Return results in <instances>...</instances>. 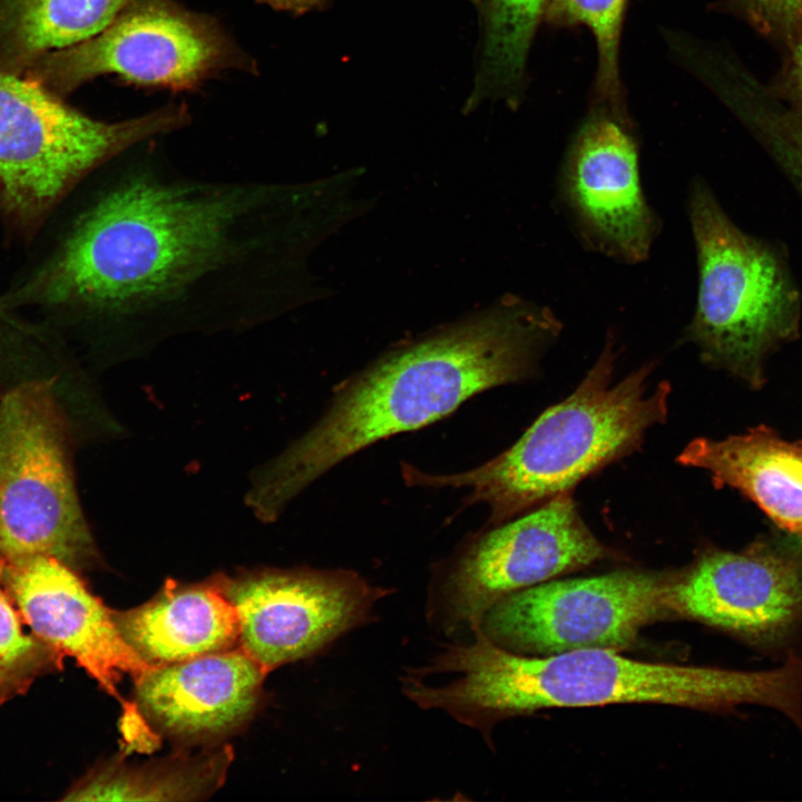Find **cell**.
Listing matches in <instances>:
<instances>
[{
  "mask_svg": "<svg viewBox=\"0 0 802 802\" xmlns=\"http://www.w3.org/2000/svg\"><path fill=\"white\" fill-rule=\"evenodd\" d=\"M3 585L27 626L111 695L118 697L123 673L136 679L156 667L127 644L111 610L63 563L41 555L6 561Z\"/></svg>",
  "mask_w": 802,
  "mask_h": 802,
  "instance_id": "cell-14",
  "label": "cell"
},
{
  "mask_svg": "<svg viewBox=\"0 0 802 802\" xmlns=\"http://www.w3.org/2000/svg\"><path fill=\"white\" fill-rule=\"evenodd\" d=\"M331 183L116 169L46 272L45 299L116 325L286 312L304 296L309 253L343 215Z\"/></svg>",
  "mask_w": 802,
  "mask_h": 802,
  "instance_id": "cell-1",
  "label": "cell"
},
{
  "mask_svg": "<svg viewBox=\"0 0 802 802\" xmlns=\"http://www.w3.org/2000/svg\"><path fill=\"white\" fill-rule=\"evenodd\" d=\"M745 121L802 198V118L762 108L742 114Z\"/></svg>",
  "mask_w": 802,
  "mask_h": 802,
  "instance_id": "cell-23",
  "label": "cell"
},
{
  "mask_svg": "<svg viewBox=\"0 0 802 802\" xmlns=\"http://www.w3.org/2000/svg\"><path fill=\"white\" fill-rule=\"evenodd\" d=\"M609 549L587 527L570 491L492 526L450 564L439 586L444 626H479L502 597L603 560Z\"/></svg>",
  "mask_w": 802,
  "mask_h": 802,
  "instance_id": "cell-10",
  "label": "cell"
},
{
  "mask_svg": "<svg viewBox=\"0 0 802 802\" xmlns=\"http://www.w3.org/2000/svg\"><path fill=\"white\" fill-rule=\"evenodd\" d=\"M760 31L794 42L802 38V0H741Z\"/></svg>",
  "mask_w": 802,
  "mask_h": 802,
  "instance_id": "cell-24",
  "label": "cell"
},
{
  "mask_svg": "<svg viewBox=\"0 0 802 802\" xmlns=\"http://www.w3.org/2000/svg\"><path fill=\"white\" fill-rule=\"evenodd\" d=\"M802 444V440L799 441Z\"/></svg>",
  "mask_w": 802,
  "mask_h": 802,
  "instance_id": "cell-28",
  "label": "cell"
},
{
  "mask_svg": "<svg viewBox=\"0 0 802 802\" xmlns=\"http://www.w3.org/2000/svg\"><path fill=\"white\" fill-rule=\"evenodd\" d=\"M561 331L549 306L507 295L381 358L258 473L250 507L258 518L274 520L304 488L361 449L439 420L485 390L529 378Z\"/></svg>",
  "mask_w": 802,
  "mask_h": 802,
  "instance_id": "cell-2",
  "label": "cell"
},
{
  "mask_svg": "<svg viewBox=\"0 0 802 802\" xmlns=\"http://www.w3.org/2000/svg\"><path fill=\"white\" fill-rule=\"evenodd\" d=\"M667 597L673 614L771 639L802 616V570L765 547L740 552L712 548L674 575Z\"/></svg>",
  "mask_w": 802,
  "mask_h": 802,
  "instance_id": "cell-13",
  "label": "cell"
},
{
  "mask_svg": "<svg viewBox=\"0 0 802 802\" xmlns=\"http://www.w3.org/2000/svg\"><path fill=\"white\" fill-rule=\"evenodd\" d=\"M626 0H550L546 20L555 26L585 25L597 47L596 92L602 107L625 114L618 69Z\"/></svg>",
  "mask_w": 802,
  "mask_h": 802,
  "instance_id": "cell-21",
  "label": "cell"
},
{
  "mask_svg": "<svg viewBox=\"0 0 802 802\" xmlns=\"http://www.w3.org/2000/svg\"><path fill=\"white\" fill-rule=\"evenodd\" d=\"M557 192L587 250L629 265L649 258L662 223L643 189L627 114L600 107L584 121L563 159Z\"/></svg>",
  "mask_w": 802,
  "mask_h": 802,
  "instance_id": "cell-11",
  "label": "cell"
},
{
  "mask_svg": "<svg viewBox=\"0 0 802 802\" xmlns=\"http://www.w3.org/2000/svg\"><path fill=\"white\" fill-rule=\"evenodd\" d=\"M788 80L795 99L802 106V38L792 43Z\"/></svg>",
  "mask_w": 802,
  "mask_h": 802,
  "instance_id": "cell-25",
  "label": "cell"
},
{
  "mask_svg": "<svg viewBox=\"0 0 802 802\" xmlns=\"http://www.w3.org/2000/svg\"><path fill=\"white\" fill-rule=\"evenodd\" d=\"M66 418L55 379L0 395V556L52 557L74 570L100 557L77 495Z\"/></svg>",
  "mask_w": 802,
  "mask_h": 802,
  "instance_id": "cell-6",
  "label": "cell"
},
{
  "mask_svg": "<svg viewBox=\"0 0 802 802\" xmlns=\"http://www.w3.org/2000/svg\"><path fill=\"white\" fill-rule=\"evenodd\" d=\"M756 503L782 530L802 542V444L757 426L722 440L696 438L677 456Z\"/></svg>",
  "mask_w": 802,
  "mask_h": 802,
  "instance_id": "cell-16",
  "label": "cell"
},
{
  "mask_svg": "<svg viewBox=\"0 0 802 802\" xmlns=\"http://www.w3.org/2000/svg\"><path fill=\"white\" fill-rule=\"evenodd\" d=\"M6 560L0 556V704L25 694L38 677L60 671V651L26 632L27 625L3 585Z\"/></svg>",
  "mask_w": 802,
  "mask_h": 802,
  "instance_id": "cell-22",
  "label": "cell"
},
{
  "mask_svg": "<svg viewBox=\"0 0 802 802\" xmlns=\"http://www.w3.org/2000/svg\"><path fill=\"white\" fill-rule=\"evenodd\" d=\"M675 574L622 569L544 581L496 602L477 628L495 644L525 655L577 649L622 651L642 628L671 613Z\"/></svg>",
  "mask_w": 802,
  "mask_h": 802,
  "instance_id": "cell-9",
  "label": "cell"
},
{
  "mask_svg": "<svg viewBox=\"0 0 802 802\" xmlns=\"http://www.w3.org/2000/svg\"><path fill=\"white\" fill-rule=\"evenodd\" d=\"M687 214L698 280L684 340L707 365L759 389L767 358L800 335L802 297L785 252L741 229L704 178L689 184Z\"/></svg>",
  "mask_w": 802,
  "mask_h": 802,
  "instance_id": "cell-5",
  "label": "cell"
},
{
  "mask_svg": "<svg viewBox=\"0 0 802 802\" xmlns=\"http://www.w3.org/2000/svg\"><path fill=\"white\" fill-rule=\"evenodd\" d=\"M472 630V643L444 646L422 669L454 673V679L431 686L408 676L403 692L418 706L444 711L482 732L499 718L541 708L647 703L714 710L753 703L792 717L802 705V665L793 658L772 671L742 672L643 662L603 648L535 656Z\"/></svg>",
  "mask_w": 802,
  "mask_h": 802,
  "instance_id": "cell-3",
  "label": "cell"
},
{
  "mask_svg": "<svg viewBox=\"0 0 802 802\" xmlns=\"http://www.w3.org/2000/svg\"><path fill=\"white\" fill-rule=\"evenodd\" d=\"M616 340L607 333L595 364L576 390L542 412L520 439L490 461L454 475H428L403 464L410 486L468 488L466 503L490 508L500 525L636 451L646 432L667 419L671 384L651 390L648 362L612 384Z\"/></svg>",
  "mask_w": 802,
  "mask_h": 802,
  "instance_id": "cell-4",
  "label": "cell"
},
{
  "mask_svg": "<svg viewBox=\"0 0 802 802\" xmlns=\"http://www.w3.org/2000/svg\"><path fill=\"white\" fill-rule=\"evenodd\" d=\"M227 751L159 764H108L82 779L65 800H193L212 793L223 780Z\"/></svg>",
  "mask_w": 802,
  "mask_h": 802,
  "instance_id": "cell-19",
  "label": "cell"
},
{
  "mask_svg": "<svg viewBox=\"0 0 802 802\" xmlns=\"http://www.w3.org/2000/svg\"><path fill=\"white\" fill-rule=\"evenodd\" d=\"M130 0H0V69L21 75L37 58L102 31Z\"/></svg>",
  "mask_w": 802,
  "mask_h": 802,
  "instance_id": "cell-18",
  "label": "cell"
},
{
  "mask_svg": "<svg viewBox=\"0 0 802 802\" xmlns=\"http://www.w3.org/2000/svg\"><path fill=\"white\" fill-rule=\"evenodd\" d=\"M266 674L242 648L211 653L153 667L136 678V704L166 735L217 737L250 717Z\"/></svg>",
  "mask_w": 802,
  "mask_h": 802,
  "instance_id": "cell-15",
  "label": "cell"
},
{
  "mask_svg": "<svg viewBox=\"0 0 802 802\" xmlns=\"http://www.w3.org/2000/svg\"><path fill=\"white\" fill-rule=\"evenodd\" d=\"M111 615L123 638L151 666L228 651L239 638L237 610L217 579L188 586L168 580L148 603Z\"/></svg>",
  "mask_w": 802,
  "mask_h": 802,
  "instance_id": "cell-17",
  "label": "cell"
},
{
  "mask_svg": "<svg viewBox=\"0 0 802 802\" xmlns=\"http://www.w3.org/2000/svg\"><path fill=\"white\" fill-rule=\"evenodd\" d=\"M239 618L241 648L266 672L364 624L384 589L350 570H268L217 579Z\"/></svg>",
  "mask_w": 802,
  "mask_h": 802,
  "instance_id": "cell-12",
  "label": "cell"
},
{
  "mask_svg": "<svg viewBox=\"0 0 802 802\" xmlns=\"http://www.w3.org/2000/svg\"><path fill=\"white\" fill-rule=\"evenodd\" d=\"M482 49L476 92L516 106L525 82L529 48L550 0H477Z\"/></svg>",
  "mask_w": 802,
  "mask_h": 802,
  "instance_id": "cell-20",
  "label": "cell"
},
{
  "mask_svg": "<svg viewBox=\"0 0 802 802\" xmlns=\"http://www.w3.org/2000/svg\"><path fill=\"white\" fill-rule=\"evenodd\" d=\"M185 105L116 123L94 119L37 81L0 69V202L35 218L95 169L186 126Z\"/></svg>",
  "mask_w": 802,
  "mask_h": 802,
  "instance_id": "cell-7",
  "label": "cell"
},
{
  "mask_svg": "<svg viewBox=\"0 0 802 802\" xmlns=\"http://www.w3.org/2000/svg\"><path fill=\"white\" fill-rule=\"evenodd\" d=\"M258 2L268 4L270 7L290 11L293 13H303L321 4L323 0H257Z\"/></svg>",
  "mask_w": 802,
  "mask_h": 802,
  "instance_id": "cell-26",
  "label": "cell"
},
{
  "mask_svg": "<svg viewBox=\"0 0 802 802\" xmlns=\"http://www.w3.org/2000/svg\"><path fill=\"white\" fill-rule=\"evenodd\" d=\"M227 69L255 68L214 18L175 0H130L102 31L37 58L20 76L60 96L101 75L187 90Z\"/></svg>",
  "mask_w": 802,
  "mask_h": 802,
  "instance_id": "cell-8",
  "label": "cell"
},
{
  "mask_svg": "<svg viewBox=\"0 0 802 802\" xmlns=\"http://www.w3.org/2000/svg\"><path fill=\"white\" fill-rule=\"evenodd\" d=\"M799 544L801 545V550H800V551H801V564H802V542L799 541Z\"/></svg>",
  "mask_w": 802,
  "mask_h": 802,
  "instance_id": "cell-27",
  "label": "cell"
}]
</instances>
